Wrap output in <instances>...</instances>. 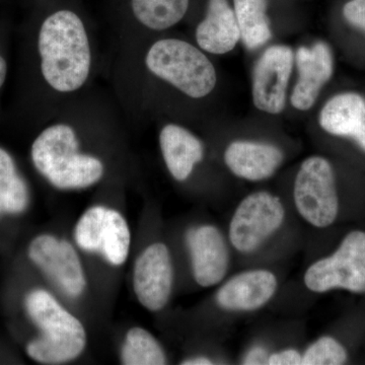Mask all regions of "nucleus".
Returning a JSON list of instances; mask_svg holds the SVG:
<instances>
[{
    "label": "nucleus",
    "instance_id": "nucleus-1",
    "mask_svg": "<svg viewBox=\"0 0 365 365\" xmlns=\"http://www.w3.org/2000/svg\"><path fill=\"white\" fill-rule=\"evenodd\" d=\"M113 96L160 83L190 100H201L217 83L215 66L198 47L179 38L120 40L112 59Z\"/></svg>",
    "mask_w": 365,
    "mask_h": 365
},
{
    "label": "nucleus",
    "instance_id": "nucleus-2",
    "mask_svg": "<svg viewBox=\"0 0 365 365\" xmlns=\"http://www.w3.org/2000/svg\"><path fill=\"white\" fill-rule=\"evenodd\" d=\"M37 76L49 118L71 98L93 88L101 67L97 33L74 9H55L38 26Z\"/></svg>",
    "mask_w": 365,
    "mask_h": 365
},
{
    "label": "nucleus",
    "instance_id": "nucleus-3",
    "mask_svg": "<svg viewBox=\"0 0 365 365\" xmlns=\"http://www.w3.org/2000/svg\"><path fill=\"white\" fill-rule=\"evenodd\" d=\"M108 95L93 86L71 98L47 118L34 140V167L54 188L86 189L104 179L107 163L86 148V137Z\"/></svg>",
    "mask_w": 365,
    "mask_h": 365
},
{
    "label": "nucleus",
    "instance_id": "nucleus-4",
    "mask_svg": "<svg viewBox=\"0 0 365 365\" xmlns=\"http://www.w3.org/2000/svg\"><path fill=\"white\" fill-rule=\"evenodd\" d=\"M26 309L41 335L26 346V353L42 364H62L78 359L85 350L88 336L76 317L49 292L36 289L26 297Z\"/></svg>",
    "mask_w": 365,
    "mask_h": 365
},
{
    "label": "nucleus",
    "instance_id": "nucleus-5",
    "mask_svg": "<svg viewBox=\"0 0 365 365\" xmlns=\"http://www.w3.org/2000/svg\"><path fill=\"white\" fill-rule=\"evenodd\" d=\"M304 284L318 294L333 289L365 294V232H350L335 253L312 264L304 274Z\"/></svg>",
    "mask_w": 365,
    "mask_h": 365
},
{
    "label": "nucleus",
    "instance_id": "nucleus-6",
    "mask_svg": "<svg viewBox=\"0 0 365 365\" xmlns=\"http://www.w3.org/2000/svg\"><path fill=\"white\" fill-rule=\"evenodd\" d=\"M294 197L297 212L314 227L332 225L339 212L335 175L322 157L307 158L295 178Z\"/></svg>",
    "mask_w": 365,
    "mask_h": 365
},
{
    "label": "nucleus",
    "instance_id": "nucleus-7",
    "mask_svg": "<svg viewBox=\"0 0 365 365\" xmlns=\"http://www.w3.org/2000/svg\"><path fill=\"white\" fill-rule=\"evenodd\" d=\"M284 220V206L277 196L265 191L250 194L232 216L230 244L241 253H252L279 230Z\"/></svg>",
    "mask_w": 365,
    "mask_h": 365
},
{
    "label": "nucleus",
    "instance_id": "nucleus-8",
    "mask_svg": "<svg viewBox=\"0 0 365 365\" xmlns=\"http://www.w3.org/2000/svg\"><path fill=\"white\" fill-rule=\"evenodd\" d=\"M74 237L79 248L102 254L113 266L123 265L130 252L128 223L121 213L105 206H93L81 215Z\"/></svg>",
    "mask_w": 365,
    "mask_h": 365
},
{
    "label": "nucleus",
    "instance_id": "nucleus-9",
    "mask_svg": "<svg viewBox=\"0 0 365 365\" xmlns=\"http://www.w3.org/2000/svg\"><path fill=\"white\" fill-rule=\"evenodd\" d=\"M29 257L69 297H78L85 292L83 264L78 252L68 242L51 235H41L31 242Z\"/></svg>",
    "mask_w": 365,
    "mask_h": 365
},
{
    "label": "nucleus",
    "instance_id": "nucleus-10",
    "mask_svg": "<svg viewBox=\"0 0 365 365\" xmlns=\"http://www.w3.org/2000/svg\"><path fill=\"white\" fill-rule=\"evenodd\" d=\"M174 282V269L169 249L155 242L139 255L133 270V290L137 299L153 313L169 302Z\"/></svg>",
    "mask_w": 365,
    "mask_h": 365
},
{
    "label": "nucleus",
    "instance_id": "nucleus-11",
    "mask_svg": "<svg viewBox=\"0 0 365 365\" xmlns=\"http://www.w3.org/2000/svg\"><path fill=\"white\" fill-rule=\"evenodd\" d=\"M292 66L294 52L287 46H272L262 54L253 71V100L259 110L274 115L283 111Z\"/></svg>",
    "mask_w": 365,
    "mask_h": 365
},
{
    "label": "nucleus",
    "instance_id": "nucleus-12",
    "mask_svg": "<svg viewBox=\"0 0 365 365\" xmlns=\"http://www.w3.org/2000/svg\"><path fill=\"white\" fill-rule=\"evenodd\" d=\"M186 242L196 282L202 287L218 284L227 275L230 265V251L222 232L209 225L191 228L187 232Z\"/></svg>",
    "mask_w": 365,
    "mask_h": 365
},
{
    "label": "nucleus",
    "instance_id": "nucleus-13",
    "mask_svg": "<svg viewBox=\"0 0 365 365\" xmlns=\"http://www.w3.org/2000/svg\"><path fill=\"white\" fill-rule=\"evenodd\" d=\"M277 287V278L271 271H245L230 278L220 288L216 302L225 311H257L272 299Z\"/></svg>",
    "mask_w": 365,
    "mask_h": 365
},
{
    "label": "nucleus",
    "instance_id": "nucleus-14",
    "mask_svg": "<svg viewBox=\"0 0 365 365\" xmlns=\"http://www.w3.org/2000/svg\"><path fill=\"white\" fill-rule=\"evenodd\" d=\"M130 21L117 39L151 37L177 26L188 11L190 0H129Z\"/></svg>",
    "mask_w": 365,
    "mask_h": 365
},
{
    "label": "nucleus",
    "instance_id": "nucleus-15",
    "mask_svg": "<svg viewBox=\"0 0 365 365\" xmlns=\"http://www.w3.org/2000/svg\"><path fill=\"white\" fill-rule=\"evenodd\" d=\"M299 79L292 95L295 109L307 111L313 107L322 88L333 74V57L329 46L316 43L311 48L300 47L297 53Z\"/></svg>",
    "mask_w": 365,
    "mask_h": 365
},
{
    "label": "nucleus",
    "instance_id": "nucleus-16",
    "mask_svg": "<svg viewBox=\"0 0 365 365\" xmlns=\"http://www.w3.org/2000/svg\"><path fill=\"white\" fill-rule=\"evenodd\" d=\"M158 141L170 176L178 182L187 181L203 160L205 148L202 141L186 127L172 122L163 125Z\"/></svg>",
    "mask_w": 365,
    "mask_h": 365
},
{
    "label": "nucleus",
    "instance_id": "nucleus-17",
    "mask_svg": "<svg viewBox=\"0 0 365 365\" xmlns=\"http://www.w3.org/2000/svg\"><path fill=\"white\" fill-rule=\"evenodd\" d=\"M284 155L272 144L235 141L227 146L225 162L235 176L248 181L268 179L278 170Z\"/></svg>",
    "mask_w": 365,
    "mask_h": 365
},
{
    "label": "nucleus",
    "instance_id": "nucleus-18",
    "mask_svg": "<svg viewBox=\"0 0 365 365\" xmlns=\"http://www.w3.org/2000/svg\"><path fill=\"white\" fill-rule=\"evenodd\" d=\"M240 39L235 11L227 0H208L205 18L196 28L197 46L204 52L225 54L234 49Z\"/></svg>",
    "mask_w": 365,
    "mask_h": 365
},
{
    "label": "nucleus",
    "instance_id": "nucleus-19",
    "mask_svg": "<svg viewBox=\"0 0 365 365\" xmlns=\"http://www.w3.org/2000/svg\"><path fill=\"white\" fill-rule=\"evenodd\" d=\"M319 125L336 136L350 137L365 150V100L355 93L331 98L319 114Z\"/></svg>",
    "mask_w": 365,
    "mask_h": 365
},
{
    "label": "nucleus",
    "instance_id": "nucleus-20",
    "mask_svg": "<svg viewBox=\"0 0 365 365\" xmlns=\"http://www.w3.org/2000/svg\"><path fill=\"white\" fill-rule=\"evenodd\" d=\"M235 14L241 38L249 49H256L271 39L266 0H234Z\"/></svg>",
    "mask_w": 365,
    "mask_h": 365
},
{
    "label": "nucleus",
    "instance_id": "nucleus-21",
    "mask_svg": "<svg viewBox=\"0 0 365 365\" xmlns=\"http://www.w3.org/2000/svg\"><path fill=\"white\" fill-rule=\"evenodd\" d=\"M29 203V190L9 153H0V215L21 213Z\"/></svg>",
    "mask_w": 365,
    "mask_h": 365
},
{
    "label": "nucleus",
    "instance_id": "nucleus-22",
    "mask_svg": "<svg viewBox=\"0 0 365 365\" xmlns=\"http://www.w3.org/2000/svg\"><path fill=\"white\" fill-rule=\"evenodd\" d=\"M121 361L126 365H162L167 364V355L148 330L134 327L125 337Z\"/></svg>",
    "mask_w": 365,
    "mask_h": 365
},
{
    "label": "nucleus",
    "instance_id": "nucleus-23",
    "mask_svg": "<svg viewBox=\"0 0 365 365\" xmlns=\"http://www.w3.org/2000/svg\"><path fill=\"white\" fill-rule=\"evenodd\" d=\"M348 359L344 346L335 338L324 336L302 354V365H341Z\"/></svg>",
    "mask_w": 365,
    "mask_h": 365
},
{
    "label": "nucleus",
    "instance_id": "nucleus-24",
    "mask_svg": "<svg viewBox=\"0 0 365 365\" xmlns=\"http://www.w3.org/2000/svg\"><path fill=\"white\" fill-rule=\"evenodd\" d=\"M346 20L365 31V0H351L343 9Z\"/></svg>",
    "mask_w": 365,
    "mask_h": 365
},
{
    "label": "nucleus",
    "instance_id": "nucleus-25",
    "mask_svg": "<svg viewBox=\"0 0 365 365\" xmlns=\"http://www.w3.org/2000/svg\"><path fill=\"white\" fill-rule=\"evenodd\" d=\"M269 365H302V354L295 349H285L269 355Z\"/></svg>",
    "mask_w": 365,
    "mask_h": 365
},
{
    "label": "nucleus",
    "instance_id": "nucleus-26",
    "mask_svg": "<svg viewBox=\"0 0 365 365\" xmlns=\"http://www.w3.org/2000/svg\"><path fill=\"white\" fill-rule=\"evenodd\" d=\"M268 356L262 348H257L247 355L245 364H267Z\"/></svg>",
    "mask_w": 365,
    "mask_h": 365
},
{
    "label": "nucleus",
    "instance_id": "nucleus-27",
    "mask_svg": "<svg viewBox=\"0 0 365 365\" xmlns=\"http://www.w3.org/2000/svg\"><path fill=\"white\" fill-rule=\"evenodd\" d=\"M182 364L185 365H210L213 364L212 360L207 359V357H192V359H188L184 360V362H182Z\"/></svg>",
    "mask_w": 365,
    "mask_h": 365
},
{
    "label": "nucleus",
    "instance_id": "nucleus-28",
    "mask_svg": "<svg viewBox=\"0 0 365 365\" xmlns=\"http://www.w3.org/2000/svg\"><path fill=\"white\" fill-rule=\"evenodd\" d=\"M7 76V62L6 58L0 54V90L6 83Z\"/></svg>",
    "mask_w": 365,
    "mask_h": 365
}]
</instances>
